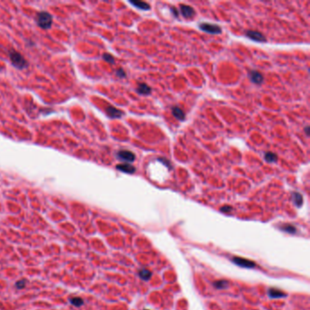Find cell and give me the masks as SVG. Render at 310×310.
<instances>
[{
	"mask_svg": "<svg viewBox=\"0 0 310 310\" xmlns=\"http://www.w3.org/2000/svg\"><path fill=\"white\" fill-rule=\"evenodd\" d=\"M136 92L138 93L139 95H149L151 92H152V89L151 87L149 86L148 84L146 83H139L137 87H136Z\"/></svg>",
	"mask_w": 310,
	"mask_h": 310,
	"instance_id": "11",
	"label": "cell"
},
{
	"mask_svg": "<svg viewBox=\"0 0 310 310\" xmlns=\"http://www.w3.org/2000/svg\"><path fill=\"white\" fill-rule=\"evenodd\" d=\"M69 301H70V303H71L72 305H74V306H75V307H77V308H79V307H81V306L84 304V301H83V299H82L81 297H72V298H70V299H69Z\"/></svg>",
	"mask_w": 310,
	"mask_h": 310,
	"instance_id": "17",
	"label": "cell"
},
{
	"mask_svg": "<svg viewBox=\"0 0 310 310\" xmlns=\"http://www.w3.org/2000/svg\"><path fill=\"white\" fill-rule=\"evenodd\" d=\"M268 295L272 298H278V297H286V294L284 292L278 290V289H276V288H270L269 290H268Z\"/></svg>",
	"mask_w": 310,
	"mask_h": 310,
	"instance_id": "15",
	"label": "cell"
},
{
	"mask_svg": "<svg viewBox=\"0 0 310 310\" xmlns=\"http://www.w3.org/2000/svg\"><path fill=\"white\" fill-rule=\"evenodd\" d=\"M10 60L14 66L19 69H23L27 67V62L26 59L23 57L22 55L16 51H13L10 53Z\"/></svg>",
	"mask_w": 310,
	"mask_h": 310,
	"instance_id": "2",
	"label": "cell"
},
{
	"mask_svg": "<svg viewBox=\"0 0 310 310\" xmlns=\"http://www.w3.org/2000/svg\"><path fill=\"white\" fill-rule=\"evenodd\" d=\"M198 27L206 33L212 34V35H218L221 34L222 28L220 26L216 24H210V23H201L198 25Z\"/></svg>",
	"mask_w": 310,
	"mask_h": 310,
	"instance_id": "3",
	"label": "cell"
},
{
	"mask_svg": "<svg viewBox=\"0 0 310 310\" xmlns=\"http://www.w3.org/2000/svg\"><path fill=\"white\" fill-rule=\"evenodd\" d=\"M214 286H215V287L218 288V289H222V288H226L228 286V282L226 281V280H219V281L215 282Z\"/></svg>",
	"mask_w": 310,
	"mask_h": 310,
	"instance_id": "20",
	"label": "cell"
},
{
	"mask_svg": "<svg viewBox=\"0 0 310 310\" xmlns=\"http://www.w3.org/2000/svg\"><path fill=\"white\" fill-rule=\"evenodd\" d=\"M103 58H104L105 61H107V62L110 63V64H114V63H115V58H114V56H113L112 55L108 54V53H105V54L103 55Z\"/></svg>",
	"mask_w": 310,
	"mask_h": 310,
	"instance_id": "21",
	"label": "cell"
},
{
	"mask_svg": "<svg viewBox=\"0 0 310 310\" xmlns=\"http://www.w3.org/2000/svg\"><path fill=\"white\" fill-rule=\"evenodd\" d=\"M172 114L175 117L176 119H178L179 121H184L186 118L185 113L184 111L178 107H173L172 108Z\"/></svg>",
	"mask_w": 310,
	"mask_h": 310,
	"instance_id": "13",
	"label": "cell"
},
{
	"mask_svg": "<svg viewBox=\"0 0 310 310\" xmlns=\"http://www.w3.org/2000/svg\"><path fill=\"white\" fill-rule=\"evenodd\" d=\"M36 21L38 27L43 29H48L52 26V16L46 11H42L37 15Z\"/></svg>",
	"mask_w": 310,
	"mask_h": 310,
	"instance_id": "1",
	"label": "cell"
},
{
	"mask_svg": "<svg viewBox=\"0 0 310 310\" xmlns=\"http://www.w3.org/2000/svg\"><path fill=\"white\" fill-rule=\"evenodd\" d=\"M117 157L118 159H120L122 161L126 162V163H132L135 161V154L129 150H120L117 152Z\"/></svg>",
	"mask_w": 310,
	"mask_h": 310,
	"instance_id": "4",
	"label": "cell"
},
{
	"mask_svg": "<svg viewBox=\"0 0 310 310\" xmlns=\"http://www.w3.org/2000/svg\"><path fill=\"white\" fill-rule=\"evenodd\" d=\"M220 210H221L222 212L228 213V212H230V211L232 210V207H231V206H222V207L220 208Z\"/></svg>",
	"mask_w": 310,
	"mask_h": 310,
	"instance_id": "25",
	"label": "cell"
},
{
	"mask_svg": "<svg viewBox=\"0 0 310 310\" xmlns=\"http://www.w3.org/2000/svg\"><path fill=\"white\" fill-rule=\"evenodd\" d=\"M305 132H306L307 135H309V126H306V128H305Z\"/></svg>",
	"mask_w": 310,
	"mask_h": 310,
	"instance_id": "27",
	"label": "cell"
},
{
	"mask_svg": "<svg viewBox=\"0 0 310 310\" xmlns=\"http://www.w3.org/2000/svg\"><path fill=\"white\" fill-rule=\"evenodd\" d=\"M129 3L134 6L135 7L140 9V10H144V11H148L150 9V6L147 2H143V1H129Z\"/></svg>",
	"mask_w": 310,
	"mask_h": 310,
	"instance_id": "12",
	"label": "cell"
},
{
	"mask_svg": "<svg viewBox=\"0 0 310 310\" xmlns=\"http://www.w3.org/2000/svg\"><path fill=\"white\" fill-rule=\"evenodd\" d=\"M0 71H1V67H0Z\"/></svg>",
	"mask_w": 310,
	"mask_h": 310,
	"instance_id": "28",
	"label": "cell"
},
{
	"mask_svg": "<svg viewBox=\"0 0 310 310\" xmlns=\"http://www.w3.org/2000/svg\"><path fill=\"white\" fill-rule=\"evenodd\" d=\"M106 113L108 114V116L111 118H120L122 116L124 115V112L117 109V108H114L112 106H108V108H106Z\"/></svg>",
	"mask_w": 310,
	"mask_h": 310,
	"instance_id": "8",
	"label": "cell"
},
{
	"mask_svg": "<svg viewBox=\"0 0 310 310\" xmlns=\"http://www.w3.org/2000/svg\"><path fill=\"white\" fill-rule=\"evenodd\" d=\"M280 228H281V230L285 231V232L291 233V234H293V233L296 232V228L293 227V226L290 225V224H284V225H282V226L280 227Z\"/></svg>",
	"mask_w": 310,
	"mask_h": 310,
	"instance_id": "18",
	"label": "cell"
},
{
	"mask_svg": "<svg viewBox=\"0 0 310 310\" xmlns=\"http://www.w3.org/2000/svg\"><path fill=\"white\" fill-rule=\"evenodd\" d=\"M292 198L293 201L295 203V205L297 206V207H300L303 204V197L300 193L298 192H293L292 194Z\"/></svg>",
	"mask_w": 310,
	"mask_h": 310,
	"instance_id": "14",
	"label": "cell"
},
{
	"mask_svg": "<svg viewBox=\"0 0 310 310\" xmlns=\"http://www.w3.org/2000/svg\"><path fill=\"white\" fill-rule=\"evenodd\" d=\"M139 277L144 280H148L151 277V272L148 269H141L139 271Z\"/></svg>",
	"mask_w": 310,
	"mask_h": 310,
	"instance_id": "19",
	"label": "cell"
},
{
	"mask_svg": "<svg viewBox=\"0 0 310 310\" xmlns=\"http://www.w3.org/2000/svg\"><path fill=\"white\" fill-rule=\"evenodd\" d=\"M26 285H27V281L25 279H22V280H20V281H18V282L16 283V286L18 289H23V288L26 287Z\"/></svg>",
	"mask_w": 310,
	"mask_h": 310,
	"instance_id": "22",
	"label": "cell"
},
{
	"mask_svg": "<svg viewBox=\"0 0 310 310\" xmlns=\"http://www.w3.org/2000/svg\"><path fill=\"white\" fill-rule=\"evenodd\" d=\"M117 169L122 171L124 173H127V174H134L135 172V168L130 164L128 163H123V164H118L117 165Z\"/></svg>",
	"mask_w": 310,
	"mask_h": 310,
	"instance_id": "10",
	"label": "cell"
},
{
	"mask_svg": "<svg viewBox=\"0 0 310 310\" xmlns=\"http://www.w3.org/2000/svg\"><path fill=\"white\" fill-rule=\"evenodd\" d=\"M248 76H249L250 80L252 81L253 83L256 84V85L261 84V83L263 82V80H264V77H263V75H262L259 71H256V70H252V71H250L249 74H248Z\"/></svg>",
	"mask_w": 310,
	"mask_h": 310,
	"instance_id": "9",
	"label": "cell"
},
{
	"mask_svg": "<svg viewBox=\"0 0 310 310\" xmlns=\"http://www.w3.org/2000/svg\"><path fill=\"white\" fill-rule=\"evenodd\" d=\"M157 160H158L159 162H161V163H163L164 165H166V167H167L169 170L171 169V164H170V162L168 161L166 158H164V157H159Z\"/></svg>",
	"mask_w": 310,
	"mask_h": 310,
	"instance_id": "24",
	"label": "cell"
},
{
	"mask_svg": "<svg viewBox=\"0 0 310 310\" xmlns=\"http://www.w3.org/2000/svg\"><path fill=\"white\" fill-rule=\"evenodd\" d=\"M264 158L268 163H274L277 161V156L272 152H266L264 155Z\"/></svg>",
	"mask_w": 310,
	"mask_h": 310,
	"instance_id": "16",
	"label": "cell"
},
{
	"mask_svg": "<svg viewBox=\"0 0 310 310\" xmlns=\"http://www.w3.org/2000/svg\"><path fill=\"white\" fill-rule=\"evenodd\" d=\"M170 10H171V12H172L173 16H174L175 17H178V12H177V10L175 9V7H171Z\"/></svg>",
	"mask_w": 310,
	"mask_h": 310,
	"instance_id": "26",
	"label": "cell"
},
{
	"mask_svg": "<svg viewBox=\"0 0 310 310\" xmlns=\"http://www.w3.org/2000/svg\"><path fill=\"white\" fill-rule=\"evenodd\" d=\"M246 37L248 38L249 39L253 41H256V42H267V38L266 37L258 32V31H255V30H247L246 32Z\"/></svg>",
	"mask_w": 310,
	"mask_h": 310,
	"instance_id": "6",
	"label": "cell"
},
{
	"mask_svg": "<svg viewBox=\"0 0 310 310\" xmlns=\"http://www.w3.org/2000/svg\"><path fill=\"white\" fill-rule=\"evenodd\" d=\"M116 74H117V76L118 77V78H126V72H125V70L123 69L122 68H118V69H117V71H116Z\"/></svg>",
	"mask_w": 310,
	"mask_h": 310,
	"instance_id": "23",
	"label": "cell"
},
{
	"mask_svg": "<svg viewBox=\"0 0 310 310\" xmlns=\"http://www.w3.org/2000/svg\"><path fill=\"white\" fill-rule=\"evenodd\" d=\"M145 310H148V309H145Z\"/></svg>",
	"mask_w": 310,
	"mask_h": 310,
	"instance_id": "29",
	"label": "cell"
},
{
	"mask_svg": "<svg viewBox=\"0 0 310 310\" xmlns=\"http://www.w3.org/2000/svg\"><path fill=\"white\" fill-rule=\"evenodd\" d=\"M232 261L235 264H237V266L242 267V268H252L256 267V263L255 262H253L251 260H248L246 258L239 257V256H234L232 258Z\"/></svg>",
	"mask_w": 310,
	"mask_h": 310,
	"instance_id": "5",
	"label": "cell"
},
{
	"mask_svg": "<svg viewBox=\"0 0 310 310\" xmlns=\"http://www.w3.org/2000/svg\"><path fill=\"white\" fill-rule=\"evenodd\" d=\"M179 8H180V12L182 14V16L186 18H191L196 14L195 9L192 7L188 6V5H180Z\"/></svg>",
	"mask_w": 310,
	"mask_h": 310,
	"instance_id": "7",
	"label": "cell"
}]
</instances>
